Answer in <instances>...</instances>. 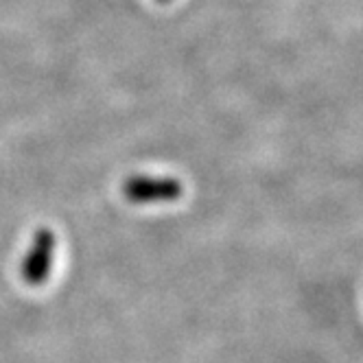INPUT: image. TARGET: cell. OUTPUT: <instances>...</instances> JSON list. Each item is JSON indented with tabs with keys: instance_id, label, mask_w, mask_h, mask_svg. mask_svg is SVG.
Returning a JSON list of instances; mask_svg holds the SVG:
<instances>
[{
	"instance_id": "obj_1",
	"label": "cell",
	"mask_w": 363,
	"mask_h": 363,
	"mask_svg": "<svg viewBox=\"0 0 363 363\" xmlns=\"http://www.w3.org/2000/svg\"><path fill=\"white\" fill-rule=\"evenodd\" d=\"M125 195L129 201H138V203H147V201H173L182 195V184L177 179H169V177H129L125 182Z\"/></svg>"
},
{
	"instance_id": "obj_2",
	"label": "cell",
	"mask_w": 363,
	"mask_h": 363,
	"mask_svg": "<svg viewBox=\"0 0 363 363\" xmlns=\"http://www.w3.org/2000/svg\"><path fill=\"white\" fill-rule=\"evenodd\" d=\"M53 247L55 237L50 230H40L35 235V243L29 252V256L22 263V278L29 284H40L46 280L50 272V263H53Z\"/></svg>"
}]
</instances>
